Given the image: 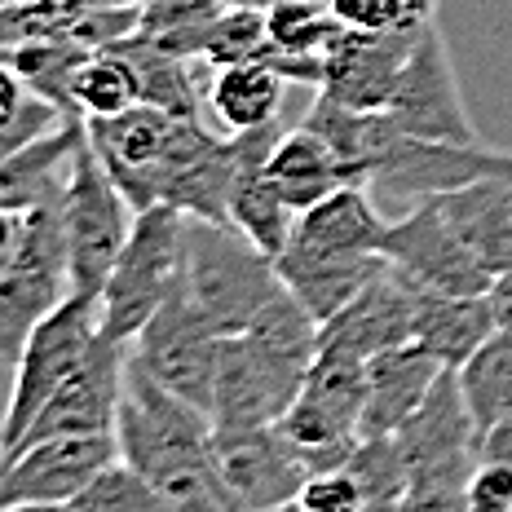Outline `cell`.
Here are the masks:
<instances>
[{
  "mask_svg": "<svg viewBox=\"0 0 512 512\" xmlns=\"http://www.w3.org/2000/svg\"><path fill=\"white\" fill-rule=\"evenodd\" d=\"M468 512H512V464L482 460L468 482Z\"/></svg>",
  "mask_w": 512,
  "mask_h": 512,
  "instance_id": "d590c367",
  "label": "cell"
},
{
  "mask_svg": "<svg viewBox=\"0 0 512 512\" xmlns=\"http://www.w3.org/2000/svg\"><path fill=\"white\" fill-rule=\"evenodd\" d=\"M482 460H504V464H512V411L482 437Z\"/></svg>",
  "mask_w": 512,
  "mask_h": 512,
  "instance_id": "8d00e7d4",
  "label": "cell"
},
{
  "mask_svg": "<svg viewBox=\"0 0 512 512\" xmlns=\"http://www.w3.org/2000/svg\"><path fill=\"white\" fill-rule=\"evenodd\" d=\"M270 45H274L270 40V9H261L256 0L252 5L243 0V5L221 9V18L212 23L199 58L212 62V67H226V62H265Z\"/></svg>",
  "mask_w": 512,
  "mask_h": 512,
  "instance_id": "1f68e13d",
  "label": "cell"
},
{
  "mask_svg": "<svg viewBox=\"0 0 512 512\" xmlns=\"http://www.w3.org/2000/svg\"><path fill=\"white\" fill-rule=\"evenodd\" d=\"M274 256L252 243L234 221L186 212V292L212 318L221 336L248 332V323L283 292Z\"/></svg>",
  "mask_w": 512,
  "mask_h": 512,
  "instance_id": "5b68a950",
  "label": "cell"
},
{
  "mask_svg": "<svg viewBox=\"0 0 512 512\" xmlns=\"http://www.w3.org/2000/svg\"><path fill=\"white\" fill-rule=\"evenodd\" d=\"M384 212L367 186H340L323 204L305 208L292 226V248L309 252H380Z\"/></svg>",
  "mask_w": 512,
  "mask_h": 512,
  "instance_id": "4316f807",
  "label": "cell"
},
{
  "mask_svg": "<svg viewBox=\"0 0 512 512\" xmlns=\"http://www.w3.org/2000/svg\"><path fill=\"white\" fill-rule=\"evenodd\" d=\"M296 508L305 512H362L367 508V495H362L358 477L349 468H327V473H314L305 482V490L296 495Z\"/></svg>",
  "mask_w": 512,
  "mask_h": 512,
  "instance_id": "e575fe53",
  "label": "cell"
},
{
  "mask_svg": "<svg viewBox=\"0 0 512 512\" xmlns=\"http://www.w3.org/2000/svg\"><path fill=\"white\" fill-rule=\"evenodd\" d=\"M67 508L71 512H168L164 495H159V490L146 482L124 455L106 464Z\"/></svg>",
  "mask_w": 512,
  "mask_h": 512,
  "instance_id": "d6a6232c",
  "label": "cell"
},
{
  "mask_svg": "<svg viewBox=\"0 0 512 512\" xmlns=\"http://www.w3.org/2000/svg\"><path fill=\"white\" fill-rule=\"evenodd\" d=\"M98 332H102V296H76V292L31 332L23 358L14 367V393H9V415H5V455L23 442V433L31 429L40 407L58 393V384L84 362Z\"/></svg>",
  "mask_w": 512,
  "mask_h": 512,
  "instance_id": "8fae6325",
  "label": "cell"
},
{
  "mask_svg": "<svg viewBox=\"0 0 512 512\" xmlns=\"http://www.w3.org/2000/svg\"><path fill=\"white\" fill-rule=\"evenodd\" d=\"M111 460H120L115 433H62L31 442L23 451L5 455L0 508H67Z\"/></svg>",
  "mask_w": 512,
  "mask_h": 512,
  "instance_id": "7c38bea8",
  "label": "cell"
},
{
  "mask_svg": "<svg viewBox=\"0 0 512 512\" xmlns=\"http://www.w3.org/2000/svg\"><path fill=\"white\" fill-rule=\"evenodd\" d=\"M362 402H367V358L323 345L301 398L287 407L279 429L296 442L314 473L345 468L362 442Z\"/></svg>",
  "mask_w": 512,
  "mask_h": 512,
  "instance_id": "9c48e42d",
  "label": "cell"
},
{
  "mask_svg": "<svg viewBox=\"0 0 512 512\" xmlns=\"http://www.w3.org/2000/svg\"><path fill=\"white\" fill-rule=\"evenodd\" d=\"M455 371H460V389H464L468 415H473V424H477V437H486L512 411V332L499 327V332Z\"/></svg>",
  "mask_w": 512,
  "mask_h": 512,
  "instance_id": "83f0119b",
  "label": "cell"
},
{
  "mask_svg": "<svg viewBox=\"0 0 512 512\" xmlns=\"http://www.w3.org/2000/svg\"><path fill=\"white\" fill-rule=\"evenodd\" d=\"M292 80L274 62H226L204 89V115L217 133H252L283 115V98Z\"/></svg>",
  "mask_w": 512,
  "mask_h": 512,
  "instance_id": "484cf974",
  "label": "cell"
},
{
  "mask_svg": "<svg viewBox=\"0 0 512 512\" xmlns=\"http://www.w3.org/2000/svg\"><path fill=\"white\" fill-rule=\"evenodd\" d=\"M221 137L226 133H217L199 115H177L155 102L89 120V146L128 195L133 212L168 204L181 181L221 146Z\"/></svg>",
  "mask_w": 512,
  "mask_h": 512,
  "instance_id": "7a4b0ae2",
  "label": "cell"
},
{
  "mask_svg": "<svg viewBox=\"0 0 512 512\" xmlns=\"http://www.w3.org/2000/svg\"><path fill=\"white\" fill-rule=\"evenodd\" d=\"M420 31L424 23L398 31H362L340 23L332 45L323 49V89L318 93L345 106H358V111H384Z\"/></svg>",
  "mask_w": 512,
  "mask_h": 512,
  "instance_id": "e0dca14e",
  "label": "cell"
},
{
  "mask_svg": "<svg viewBox=\"0 0 512 512\" xmlns=\"http://www.w3.org/2000/svg\"><path fill=\"white\" fill-rule=\"evenodd\" d=\"M274 265H279L287 292L301 296L305 309L318 323H327V318L340 314L389 261H384L380 252H309V248H292V243H287V248L274 256Z\"/></svg>",
  "mask_w": 512,
  "mask_h": 512,
  "instance_id": "7402d4cb",
  "label": "cell"
},
{
  "mask_svg": "<svg viewBox=\"0 0 512 512\" xmlns=\"http://www.w3.org/2000/svg\"><path fill=\"white\" fill-rule=\"evenodd\" d=\"M212 460L234 499V512L296 508V495L314 477V468L305 464V455L279 424H252V429L212 424Z\"/></svg>",
  "mask_w": 512,
  "mask_h": 512,
  "instance_id": "4fadbf2b",
  "label": "cell"
},
{
  "mask_svg": "<svg viewBox=\"0 0 512 512\" xmlns=\"http://www.w3.org/2000/svg\"><path fill=\"white\" fill-rule=\"evenodd\" d=\"M490 301H495L499 327H508V332H512V274H504V279H495V287H490Z\"/></svg>",
  "mask_w": 512,
  "mask_h": 512,
  "instance_id": "74e56055",
  "label": "cell"
},
{
  "mask_svg": "<svg viewBox=\"0 0 512 512\" xmlns=\"http://www.w3.org/2000/svg\"><path fill=\"white\" fill-rule=\"evenodd\" d=\"M115 49H120L124 58L137 67V80H142V102H155V106H164V111L199 115V120H208V115H204V93L195 89L190 71L181 67V53L155 45V40L137 36V31H133V36H124V40H115Z\"/></svg>",
  "mask_w": 512,
  "mask_h": 512,
  "instance_id": "f546056e",
  "label": "cell"
},
{
  "mask_svg": "<svg viewBox=\"0 0 512 512\" xmlns=\"http://www.w3.org/2000/svg\"><path fill=\"white\" fill-rule=\"evenodd\" d=\"M393 437L411 473L402 508H468V482L482 464V437L468 415L460 371L446 367L420 411Z\"/></svg>",
  "mask_w": 512,
  "mask_h": 512,
  "instance_id": "8992f818",
  "label": "cell"
},
{
  "mask_svg": "<svg viewBox=\"0 0 512 512\" xmlns=\"http://www.w3.org/2000/svg\"><path fill=\"white\" fill-rule=\"evenodd\" d=\"M327 9L345 27L362 31H398L433 23V0H327Z\"/></svg>",
  "mask_w": 512,
  "mask_h": 512,
  "instance_id": "836d02e7",
  "label": "cell"
},
{
  "mask_svg": "<svg viewBox=\"0 0 512 512\" xmlns=\"http://www.w3.org/2000/svg\"><path fill=\"white\" fill-rule=\"evenodd\" d=\"M58 204H62V226H67V248H71V292L102 296L128 234H133L137 212H128L133 208L128 195L115 186V177L106 173V164L89 142L80 146Z\"/></svg>",
  "mask_w": 512,
  "mask_h": 512,
  "instance_id": "ba28073f",
  "label": "cell"
},
{
  "mask_svg": "<svg viewBox=\"0 0 512 512\" xmlns=\"http://www.w3.org/2000/svg\"><path fill=\"white\" fill-rule=\"evenodd\" d=\"M380 256L389 265H398L407 279L433 287V292H460L477 296L495 287V274L473 256V248L455 234L446 221V212L437 199L402 212L398 221H389L380 234Z\"/></svg>",
  "mask_w": 512,
  "mask_h": 512,
  "instance_id": "5bb4252c",
  "label": "cell"
},
{
  "mask_svg": "<svg viewBox=\"0 0 512 512\" xmlns=\"http://www.w3.org/2000/svg\"><path fill=\"white\" fill-rule=\"evenodd\" d=\"M415 340V283L398 265H384L340 314L323 323V345L354 358H376Z\"/></svg>",
  "mask_w": 512,
  "mask_h": 512,
  "instance_id": "d6986e66",
  "label": "cell"
},
{
  "mask_svg": "<svg viewBox=\"0 0 512 512\" xmlns=\"http://www.w3.org/2000/svg\"><path fill=\"white\" fill-rule=\"evenodd\" d=\"M305 380L265 358L248 336H226V354L217 371V398L212 424L217 429H252V424H279L287 407L301 398Z\"/></svg>",
  "mask_w": 512,
  "mask_h": 512,
  "instance_id": "ac0fdd59",
  "label": "cell"
},
{
  "mask_svg": "<svg viewBox=\"0 0 512 512\" xmlns=\"http://www.w3.org/2000/svg\"><path fill=\"white\" fill-rule=\"evenodd\" d=\"M384 111L407 128V133L437 137V142H482L464 111L460 80H455L446 40L433 23H424L407 67L398 71V84H393V98Z\"/></svg>",
  "mask_w": 512,
  "mask_h": 512,
  "instance_id": "9a60e30c",
  "label": "cell"
},
{
  "mask_svg": "<svg viewBox=\"0 0 512 512\" xmlns=\"http://www.w3.org/2000/svg\"><path fill=\"white\" fill-rule=\"evenodd\" d=\"M115 437H120L124 460L164 495L168 512H234V499L212 460V415L164 389L133 358L124 367Z\"/></svg>",
  "mask_w": 512,
  "mask_h": 512,
  "instance_id": "6da1fadb",
  "label": "cell"
},
{
  "mask_svg": "<svg viewBox=\"0 0 512 512\" xmlns=\"http://www.w3.org/2000/svg\"><path fill=\"white\" fill-rule=\"evenodd\" d=\"M345 468L358 477L362 495H367V508H402L407 504L411 473H407V455H402V446L393 433L362 437Z\"/></svg>",
  "mask_w": 512,
  "mask_h": 512,
  "instance_id": "4dcf8cb0",
  "label": "cell"
},
{
  "mask_svg": "<svg viewBox=\"0 0 512 512\" xmlns=\"http://www.w3.org/2000/svg\"><path fill=\"white\" fill-rule=\"evenodd\" d=\"M181 274H186V212L173 204L142 208L102 287V332L120 345H133L155 309L177 292Z\"/></svg>",
  "mask_w": 512,
  "mask_h": 512,
  "instance_id": "52a82bcc",
  "label": "cell"
},
{
  "mask_svg": "<svg viewBox=\"0 0 512 512\" xmlns=\"http://www.w3.org/2000/svg\"><path fill=\"white\" fill-rule=\"evenodd\" d=\"M495 332H499V314L490 292L460 296L415 283V345L429 349L442 367H464Z\"/></svg>",
  "mask_w": 512,
  "mask_h": 512,
  "instance_id": "44dd1931",
  "label": "cell"
},
{
  "mask_svg": "<svg viewBox=\"0 0 512 512\" xmlns=\"http://www.w3.org/2000/svg\"><path fill=\"white\" fill-rule=\"evenodd\" d=\"M71 296V248L62 226V204L5 212L0 248V345L5 362L18 367L31 332Z\"/></svg>",
  "mask_w": 512,
  "mask_h": 512,
  "instance_id": "277c9868",
  "label": "cell"
},
{
  "mask_svg": "<svg viewBox=\"0 0 512 512\" xmlns=\"http://www.w3.org/2000/svg\"><path fill=\"white\" fill-rule=\"evenodd\" d=\"M446 221L495 279L512 274V173H490L437 195Z\"/></svg>",
  "mask_w": 512,
  "mask_h": 512,
  "instance_id": "603a6c76",
  "label": "cell"
},
{
  "mask_svg": "<svg viewBox=\"0 0 512 512\" xmlns=\"http://www.w3.org/2000/svg\"><path fill=\"white\" fill-rule=\"evenodd\" d=\"M358 168L380 208L411 212L477 177L512 173V151H490L482 142H437L407 133L389 111H371L362 128Z\"/></svg>",
  "mask_w": 512,
  "mask_h": 512,
  "instance_id": "3957f363",
  "label": "cell"
},
{
  "mask_svg": "<svg viewBox=\"0 0 512 512\" xmlns=\"http://www.w3.org/2000/svg\"><path fill=\"white\" fill-rule=\"evenodd\" d=\"M84 142H89V120L76 115V120L58 124L53 133L9 151L5 173H0V208L23 212V208L49 204V199H62L67 173H71V164H76Z\"/></svg>",
  "mask_w": 512,
  "mask_h": 512,
  "instance_id": "cb8c5ba5",
  "label": "cell"
},
{
  "mask_svg": "<svg viewBox=\"0 0 512 512\" xmlns=\"http://www.w3.org/2000/svg\"><path fill=\"white\" fill-rule=\"evenodd\" d=\"M442 362L424 345H393L384 354L367 358V402H362V437L398 433L420 411V402L442 380Z\"/></svg>",
  "mask_w": 512,
  "mask_h": 512,
  "instance_id": "ffe728a7",
  "label": "cell"
},
{
  "mask_svg": "<svg viewBox=\"0 0 512 512\" xmlns=\"http://www.w3.org/2000/svg\"><path fill=\"white\" fill-rule=\"evenodd\" d=\"M270 173L279 181L287 208H292L296 217H301L305 208L323 204L327 195H336L340 186H362L358 168L349 164L323 133H314L305 120L279 137V146H274V155H270Z\"/></svg>",
  "mask_w": 512,
  "mask_h": 512,
  "instance_id": "d4e9b609",
  "label": "cell"
},
{
  "mask_svg": "<svg viewBox=\"0 0 512 512\" xmlns=\"http://www.w3.org/2000/svg\"><path fill=\"white\" fill-rule=\"evenodd\" d=\"M124 367H128V345L98 332L84 362L58 384V393L40 407V415L31 420V429L23 433V442L14 451L62 433H115L120 398H124Z\"/></svg>",
  "mask_w": 512,
  "mask_h": 512,
  "instance_id": "2e32d148",
  "label": "cell"
},
{
  "mask_svg": "<svg viewBox=\"0 0 512 512\" xmlns=\"http://www.w3.org/2000/svg\"><path fill=\"white\" fill-rule=\"evenodd\" d=\"M221 354H226V336L212 327V318L186 292V274H181L177 292L155 309V318L128 345V358L137 367L151 371L164 389L204 407L208 415H212V398H217Z\"/></svg>",
  "mask_w": 512,
  "mask_h": 512,
  "instance_id": "30bf717a",
  "label": "cell"
},
{
  "mask_svg": "<svg viewBox=\"0 0 512 512\" xmlns=\"http://www.w3.org/2000/svg\"><path fill=\"white\" fill-rule=\"evenodd\" d=\"M71 102L84 120H106V115L128 111V106L142 102L137 67L115 45L89 49L76 67V80H71Z\"/></svg>",
  "mask_w": 512,
  "mask_h": 512,
  "instance_id": "f1b7e54d",
  "label": "cell"
}]
</instances>
